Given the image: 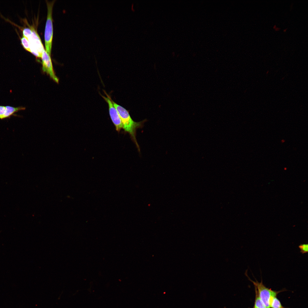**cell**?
Listing matches in <instances>:
<instances>
[{
  "label": "cell",
  "mask_w": 308,
  "mask_h": 308,
  "mask_svg": "<svg viewBox=\"0 0 308 308\" xmlns=\"http://www.w3.org/2000/svg\"><path fill=\"white\" fill-rule=\"evenodd\" d=\"M112 101L121 118L123 128L125 132H128L129 134L136 145L139 152H140V147L136 138V130L138 128H142L143 126L144 123L147 121V120L145 119L138 122L134 121L131 117L128 111L112 100Z\"/></svg>",
  "instance_id": "6da1fadb"
},
{
  "label": "cell",
  "mask_w": 308,
  "mask_h": 308,
  "mask_svg": "<svg viewBox=\"0 0 308 308\" xmlns=\"http://www.w3.org/2000/svg\"><path fill=\"white\" fill-rule=\"evenodd\" d=\"M54 1H46L47 8V19L44 31L45 45L46 51L50 56L53 35L52 8Z\"/></svg>",
  "instance_id": "7a4b0ae2"
},
{
  "label": "cell",
  "mask_w": 308,
  "mask_h": 308,
  "mask_svg": "<svg viewBox=\"0 0 308 308\" xmlns=\"http://www.w3.org/2000/svg\"><path fill=\"white\" fill-rule=\"evenodd\" d=\"M248 278H249L248 277ZM249 279L258 290V295L262 301L267 308H270V300L273 297L276 296L277 292L266 287L263 284L262 281L259 282L256 280L255 282L249 278Z\"/></svg>",
  "instance_id": "3957f363"
},
{
  "label": "cell",
  "mask_w": 308,
  "mask_h": 308,
  "mask_svg": "<svg viewBox=\"0 0 308 308\" xmlns=\"http://www.w3.org/2000/svg\"><path fill=\"white\" fill-rule=\"evenodd\" d=\"M107 96L100 95L108 104L109 111L111 119L115 125L116 130L119 132L123 128V125L118 113L114 106L111 98L104 91Z\"/></svg>",
  "instance_id": "277c9868"
},
{
  "label": "cell",
  "mask_w": 308,
  "mask_h": 308,
  "mask_svg": "<svg viewBox=\"0 0 308 308\" xmlns=\"http://www.w3.org/2000/svg\"><path fill=\"white\" fill-rule=\"evenodd\" d=\"M41 58L43 71L49 75L50 77L56 82L59 80L55 74L50 56L44 50L42 52Z\"/></svg>",
  "instance_id": "5b68a950"
},
{
  "label": "cell",
  "mask_w": 308,
  "mask_h": 308,
  "mask_svg": "<svg viewBox=\"0 0 308 308\" xmlns=\"http://www.w3.org/2000/svg\"><path fill=\"white\" fill-rule=\"evenodd\" d=\"M25 109V108L22 106L14 107L0 105V119L2 120L9 118L12 116H18L15 114L16 113Z\"/></svg>",
  "instance_id": "8992f818"
},
{
  "label": "cell",
  "mask_w": 308,
  "mask_h": 308,
  "mask_svg": "<svg viewBox=\"0 0 308 308\" xmlns=\"http://www.w3.org/2000/svg\"><path fill=\"white\" fill-rule=\"evenodd\" d=\"M31 29L32 33L31 37L28 39L29 43L33 44L37 49L40 57H41L43 51L44 49L40 38L35 28L32 26L29 25Z\"/></svg>",
  "instance_id": "52a82bcc"
},
{
  "label": "cell",
  "mask_w": 308,
  "mask_h": 308,
  "mask_svg": "<svg viewBox=\"0 0 308 308\" xmlns=\"http://www.w3.org/2000/svg\"><path fill=\"white\" fill-rule=\"evenodd\" d=\"M270 307L272 308H283L280 301L276 296L273 297L271 299Z\"/></svg>",
  "instance_id": "ba28073f"
},
{
  "label": "cell",
  "mask_w": 308,
  "mask_h": 308,
  "mask_svg": "<svg viewBox=\"0 0 308 308\" xmlns=\"http://www.w3.org/2000/svg\"><path fill=\"white\" fill-rule=\"evenodd\" d=\"M20 40L21 44L23 47L26 50L31 52L30 44L28 40L23 36L20 38Z\"/></svg>",
  "instance_id": "9c48e42d"
},
{
  "label": "cell",
  "mask_w": 308,
  "mask_h": 308,
  "mask_svg": "<svg viewBox=\"0 0 308 308\" xmlns=\"http://www.w3.org/2000/svg\"><path fill=\"white\" fill-rule=\"evenodd\" d=\"M254 308H267L259 298L256 292V299Z\"/></svg>",
  "instance_id": "30bf717a"
},
{
  "label": "cell",
  "mask_w": 308,
  "mask_h": 308,
  "mask_svg": "<svg viewBox=\"0 0 308 308\" xmlns=\"http://www.w3.org/2000/svg\"><path fill=\"white\" fill-rule=\"evenodd\" d=\"M23 36L27 39L30 37L32 33L31 29L30 28H25L22 31Z\"/></svg>",
  "instance_id": "8fae6325"
},
{
  "label": "cell",
  "mask_w": 308,
  "mask_h": 308,
  "mask_svg": "<svg viewBox=\"0 0 308 308\" xmlns=\"http://www.w3.org/2000/svg\"><path fill=\"white\" fill-rule=\"evenodd\" d=\"M299 248L300 250V252L302 254H304L308 252V244H302L299 246Z\"/></svg>",
  "instance_id": "7c38bea8"
},
{
  "label": "cell",
  "mask_w": 308,
  "mask_h": 308,
  "mask_svg": "<svg viewBox=\"0 0 308 308\" xmlns=\"http://www.w3.org/2000/svg\"></svg>",
  "instance_id": "4fadbf2b"
}]
</instances>
